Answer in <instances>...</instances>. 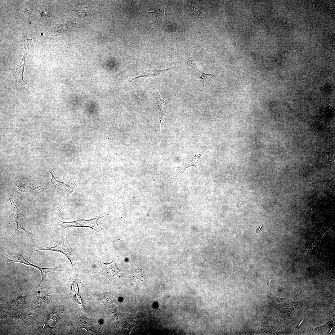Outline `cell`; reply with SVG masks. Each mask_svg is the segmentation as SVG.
<instances>
[{
  "instance_id": "4fadbf2b",
  "label": "cell",
  "mask_w": 335,
  "mask_h": 335,
  "mask_svg": "<svg viewBox=\"0 0 335 335\" xmlns=\"http://www.w3.org/2000/svg\"><path fill=\"white\" fill-rule=\"evenodd\" d=\"M170 68H167L165 69H160L156 68H150L146 69L139 76L135 77H128L127 78L128 81L131 82L133 80L139 78H148L152 77L163 73L169 70Z\"/></svg>"
},
{
  "instance_id": "5bb4252c",
  "label": "cell",
  "mask_w": 335,
  "mask_h": 335,
  "mask_svg": "<svg viewBox=\"0 0 335 335\" xmlns=\"http://www.w3.org/2000/svg\"><path fill=\"white\" fill-rule=\"evenodd\" d=\"M145 13L150 19L159 24H163L166 21V17L163 9H159L153 12L145 11Z\"/></svg>"
},
{
  "instance_id": "8fae6325",
  "label": "cell",
  "mask_w": 335,
  "mask_h": 335,
  "mask_svg": "<svg viewBox=\"0 0 335 335\" xmlns=\"http://www.w3.org/2000/svg\"><path fill=\"white\" fill-rule=\"evenodd\" d=\"M153 87L155 91L156 97V104L159 110V130L158 137H159L160 134L161 123L162 118L165 113L170 112L172 111L170 105V103L172 102V100L171 98L166 100H163L161 97L159 92L157 90L155 87L153 86Z\"/></svg>"
},
{
  "instance_id": "30bf717a",
  "label": "cell",
  "mask_w": 335,
  "mask_h": 335,
  "mask_svg": "<svg viewBox=\"0 0 335 335\" xmlns=\"http://www.w3.org/2000/svg\"><path fill=\"white\" fill-rule=\"evenodd\" d=\"M25 51L23 58L19 64L16 68V71L14 76L16 82L22 85H26L27 83L25 82L23 78V74L24 69L25 60L26 55L33 48V45L31 39H25L24 40Z\"/></svg>"
},
{
  "instance_id": "ac0fdd59",
  "label": "cell",
  "mask_w": 335,
  "mask_h": 335,
  "mask_svg": "<svg viewBox=\"0 0 335 335\" xmlns=\"http://www.w3.org/2000/svg\"><path fill=\"white\" fill-rule=\"evenodd\" d=\"M262 226V225H261L260 227H258L256 230V232L257 233H259V230L261 229Z\"/></svg>"
},
{
  "instance_id": "6da1fadb",
  "label": "cell",
  "mask_w": 335,
  "mask_h": 335,
  "mask_svg": "<svg viewBox=\"0 0 335 335\" xmlns=\"http://www.w3.org/2000/svg\"><path fill=\"white\" fill-rule=\"evenodd\" d=\"M119 259L116 257H114L113 261L110 263H105L97 260H95V262L101 268L100 271H95L93 272L102 275L106 277L110 282L114 289L118 291L124 284L126 281L127 275L121 273L120 270L117 267V264Z\"/></svg>"
},
{
  "instance_id": "7c38bea8",
  "label": "cell",
  "mask_w": 335,
  "mask_h": 335,
  "mask_svg": "<svg viewBox=\"0 0 335 335\" xmlns=\"http://www.w3.org/2000/svg\"><path fill=\"white\" fill-rule=\"evenodd\" d=\"M55 180L56 187L59 190L67 195L73 196L78 195L81 190L75 183L74 180H71L69 182L64 183L56 180L53 176Z\"/></svg>"
},
{
  "instance_id": "9c48e42d",
  "label": "cell",
  "mask_w": 335,
  "mask_h": 335,
  "mask_svg": "<svg viewBox=\"0 0 335 335\" xmlns=\"http://www.w3.org/2000/svg\"><path fill=\"white\" fill-rule=\"evenodd\" d=\"M7 196L8 197L11 205V215L13 217V220L17 225V228L13 232V234L17 238L15 234V233L17 230L20 229L23 230L29 236L32 237V234L25 227V220L21 214L20 208L16 205L11 199L7 195Z\"/></svg>"
},
{
  "instance_id": "2e32d148",
  "label": "cell",
  "mask_w": 335,
  "mask_h": 335,
  "mask_svg": "<svg viewBox=\"0 0 335 335\" xmlns=\"http://www.w3.org/2000/svg\"><path fill=\"white\" fill-rule=\"evenodd\" d=\"M86 7H83L79 9L76 12L77 14L82 18L84 19L87 14Z\"/></svg>"
},
{
  "instance_id": "8992f818",
  "label": "cell",
  "mask_w": 335,
  "mask_h": 335,
  "mask_svg": "<svg viewBox=\"0 0 335 335\" xmlns=\"http://www.w3.org/2000/svg\"><path fill=\"white\" fill-rule=\"evenodd\" d=\"M205 147H199L192 149L189 151L187 156L181 159L179 163L180 176L187 168L192 166H194L198 169V164L203 154L207 151Z\"/></svg>"
},
{
  "instance_id": "7a4b0ae2",
  "label": "cell",
  "mask_w": 335,
  "mask_h": 335,
  "mask_svg": "<svg viewBox=\"0 0 335 335\" xmlns=\"http://www.w3.org/2000/svg\"><path fill=\"white\" fill-rule=\"evenodd\" d=\"M61 231L60 240L55 246L43 248L38 247L31 252L40 251H50L60 252L69 260L73 269L78 264V259L75 252L69 244L65 230Z\"/></svg>"
},
{
  "instance_id": "d6986e66",
  "label": "cell",
  "mask_w": 335,
  "mask_h": 335,
  "mask_svg": "<svg viewBox=\"0 0 335 335\" xmlns=\"http://www.w3.org/2000/svg\"><path fill=\"white\" fill-rule=\"evenodd\" d=\"M242 203V202H241L238 205H236L238 209H239L240 208V207L241 206V205Z\"/></svg>"
},
{
  "instance_id": "277c9868",
  "label": "cell",
  "mask_w": 335,
  "mask_h": 335,
  "mask_svg": "<svg viewBox=\"0 0 335 335\" xmlns=\"http://www.w3.org/2000/svg\"><path fill=\"white\" fill-rule=\"evenodd\" d=\"M0 261L3 262H13L20 263L29 266L34 267L39 270L41 273L42 280L38 286L41 284L42 281L46 277L47 273L50 272L63 271L68 270L66 267L60 265L59 266L53 268H44L40 266L34 265L27 261L20 254L16 255H9L7 253L6 250L4 255H1Z\"/></svg>"
},
{
  "instance_id": "e0dca14e",
  "label": "cell",
  "mask_w": 335,
  "mask_h": 335,
  "mask_svg": "<svg viewBox=\"0 0 335 335\" xmlns=\"http://www.w3.org/2000/svg\"><path fill=\"white\" fill-rule=\"evenodd\" d=\"M25 9L24 11V12H23L17 15H22L23 16L24 15V13L27 11L28 10L29 11L31 10H35V9H34V8H34V6H33L32 5L30 4H28V3L25 4Z\"/></svg>"
},
{
  "instance_id": "9a60e30c",
  "label": "cell",
  "mask_w": 335,
  "mask_h": 335,
  "mask_svg": "<svg viewBox=\"0 0 335 335\" xmlns=\"http://www.w3.org/2000/svg\"><path fill=\"white\" fill-rule=\"evenodd\" d=\"M41 14V17L39 19L40 21L42 17L43 16H47L49 17H52L53 16L51 13L49 12L48 10L44 8L39 9L38 10Z\"/></svg>"
},
{
  "instance_id": "ba28073f",
  "label": "cell",
  "mask_w": 335,
  "mask_h": 335,
  "mask_svg": "<svg viewBox=\"0 0 335 335\" xmlns=\"http://www.w3.org/2000/svg\"><path fill=\"white\" fill-rule=\"evenodd\" d=\"M188 60L190 62L189 67L191 71L203 81V84L199 93H200L205 87H208L209 85H212L211 79L216 74L213 73L207 74L203 71L192 58L189 51L188 53Z\"/></svg>"
},
{
  "instance_id": "3957f363",
  "label": "cell",
  "mask_w": 335,
  "mask_h": 335,
  "mask_svg": "<svg viewBox=\"0 0 335 335\" xmlns=\"http://www.w3.org/2000/svg\"><path fill=\"white\" fill-rule=\"evenodd\" d=\"M117 291L114 289L99 294H91L90 297L91 299L100 302L105 306L107 309V314L114 324L118 326L119 313L114 304L117 295Z\"/></svg>"
},
{
  "instance_id": "52a82bcc",
  "label": "cell",
  "mask_w": 335,
  "mask_h": 335,
  "mask_svg": "<svg viewBox=\"0 0 335 335\" xmlns=\"http://www.w3.org/2000/svg\"><path fill=\"white\" fill-rule=\"evenodd\" d=\"M73 315L77 324L85 329L88 334L100 333L96 323L84 315L79 310L74 311Z\"/></svg>"
},
{
  "instance_id": "5b68a950",
  "label": "cell",
  "mask_w": 335,
  "mask_h": 335,
  "mask_svg": "<svg viewBox=\"0 0 335 335\" xmlns=\"http://www.w3.org/2000/svg\"><path fill=\"white\" fill-rule=\"evenodd\" d=\"M100 215L95 217L94 218L89 220L81 219L79 218L73 221L64 222L56 219L57 230H65V228L70 227H87L90 228L97 232L101 231L103 228L98 225V221L100 218L109 215Z\"/></svg>"
}]
</instances>
